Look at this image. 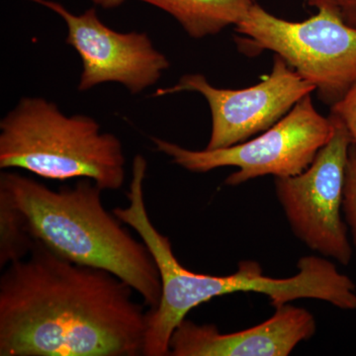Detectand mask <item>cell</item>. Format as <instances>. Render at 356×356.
<instances>
[{"label":"cell","mask_w":356,"mask_h":356,"mask_svg":"<svg viewBox=\"0 0 356 356\" xmlns=\"http://www.w3.org/2000/svg\"><path fill=\"white\" fill-rule=\"evenodd\" d=\"M114 274L36 240L0 277V356H138L147 308Z\"/></svg>","instance_id":"cell-1"},{"label":"cell","mask_w":356,"mask_h":356,"mask_svg":"<svg viewBox=\"0 0 356 356\" xmlns=\"http://www.w3.org/2000/svg\"><path fill=\"white\" fill-rule=\"evenodd\" d=\"M126 196L128 206L114 208L112 212L149 248L161 281L159 305L147 310L143 355H170V337L187 314L210 300L232 293H261L268 297L274 308L294 300L317 299L341 310H356L355 283L325 257H301L297 264L298 273L288 278L264 275L261 264L254 261H241L238 270L231 275L193 273L178 261L170 238L159 233L149 219L144 185L133 182Z\"/></svg>","instance_id":"cell-2"},{"label":"cell","mask_w":356,"mask_h":356,"mask_svg":"<svg viewBox=\"0 0 356 356\" xmlns=\"http://www.w3.org/2000/svg\"><path fill=\"white\" fill-rule=\"evenodd\" d=\"M0 191L23 213L35 240L67 261L114 274L142 297L147 309L159 305L161 281L153 255L105 209L103 191L92 180L81 178L72 187L53 191L3 170Z\"/></svg>","instance_id":"cell-3"},{"label":"cell","mask_w":356,"mask_h":356,"mask_svg":"<svg viewBox=\"0 0 356 356\" xmlns=\"http://www.w3.org/2000/svg\"><path fill=\"white\" fill-rule=\"evenodd\" d=\"M0 168L51 180L88 178L103 191L126 178L121 140L88 115L65 114L43 97L21 98L0 121Z\"/></svg>","instance_id":"cell-4"},{"label":"cell","mask_w":356,"mask_h":356,"mask_svg":"<svg viewBox=\"0 0 356 356\" xmlns=\"http://www.w3.org/2000/svg\"><path fill=\"white\" fill-rule=\"evenodd\" d=\"M307 2L318 13L301 22L281 19L255 3L235 26L236 44L248 56L273 51L332 106L356 83V29L332 0Z\"/></svg>","instance_id":"cell-5"},{"label":"cell","mask_w":356,"mask_h":356,"mask_svg":"<svg viewBox=\"0 0 356 356\" xmlns=\"http://www.w3.org/2000/svg\"><path fill=\"white\" fill-rule=\"evenodd\" d=\"M332 133L331 117L318 113L309 95L261 136L235 146L191 151L159 138L152 137L151 140L156 151L188 172L204 173L235 166L238 170L231 173L225 184L238 186L266 175L290 177L300 175L313 163Z\"/></svg>","instance_id":"cell-6"},{"label":"cell","mask_w":356,"mask_h":356,"mask_svg":"<svg viewBox=\"0 0 356 356\" xmlns=\"http://www.w3.org/2000/svg\"><path fill=\"white\" fill-rule=\"evenodd\" d=\"M334 133L307 170L275 177L276 197L290 229L304 245L341 266H348L353 248L341 216L346 165L353 137L341 119L330 113Z\"/></svg>","instance_id":"cell-7"},{"label":"cell","mask_w":356,"mask_h":356,"mask_svg":"<svg viewBox=\"0 0 356 356\" xmlns=\"http://www.w3.org/2000/svg\"><path fill=\"white\" fill-rule=\"evenodd\" d=\"M197 92L208 103L212 129L206 149H216L245 142L281 120L315 86L275 55L273 70L261 83L243 89L218 88L200 74H184L175 86L159 88L156 97Z\"/></svg>","instance_id":"cell-8"},{"label":"cell","mask_w":356,"mask_h":356,"mask_svg":"<svg viewBox=\"0 0 356 356\" xmlns=\"http://www.w3.org/2000/svg\"><path fill=\"white\" fill-rule=\"evenodd\" d=\"M29 1L47 7L65 21V42L81 60L79 91L119 83L132 95H139L158 83L170 67L147 33L116 31L102 22L95 8L74 14L54 0Z\"/></svg>","instance_id":"cell-9"},{"label":"cell","mask_w":356,"mask_h":356,"mask_svg":"<svg viewBox=\"0 0 356 356\" xmlns=\"http://www.w3.org/2000/svg\"><path fill=\"white\" fill-rule=\"evenodd\" d=\"M316 331L313 314L288 304L261 324L229 334L184 318L170 337V356H287Z\"/></svg>","instance_id":"cell-10"},{"label":"cell","mask_w":356,"mask_h":356,"mask_svg":"<svg viewBox=\"0 0 356 356\" xmlns=\"http://www.w3.org/2000/svg\"><path fill=\"white\" fill-rule=\"evenodd\" d=\"M170 14L192 38L219 34L242 22L255 0H140Z\"/></svg>","instance_id":"cell-11"},{"label":"cell","mask_w":356,"mask_h":356,"mask_svg":"<svg viewBox=\"0 0 356 356\" xmlns=\"http://www.w3.org/2000/svg\"><path fill=\"white\" fill-rule=\"evenodd\" d=\"M35 242L23 213L0 191V267L27 257Z\"/></svg>","instance_id":"cell-12"},{"label":"cell","mask_w":356,"mask_h":356,"mask_svg":"<svg viewBox=\"0 0 356 356\" xmlns=\"http://www.w3.org/2000/svg\"><path fill=\"white\" fill-rule=\"evenodd\" d=\"M343 214L356 252V146L350 147L344 181Z\"/></svg>","instance_id":"cell-13"},{"label":"cell","mask_w":356,"mask_h":356,"mask_svg":"<svg viewBox=\"0 0 356 356\" xmlns=\"http://www.w3.org/2000/svg\"><path fill=\"white\" fill-rule=\"evenodd\" d=\"M331 113L343 121L356 146V83L341 100L331 106Z\"/></svg>","instance_id":"cell-14"},{"label":"cell","mask_w":356,"mask_h":356,"mask_svg":"<svg viewBox=\"0 0 356 356\" xmlns=\"http://www.w3.org/2000/svg\"><path fill=\"white\" fill-rule=\"evenodd\" d=\"M344 22L356 29V0H332Z\"/></svg>","instance_id":"cell-15"},{"label":"cell","mask_w":356,"mask_h":356,"mask_svg":"<svg viewBox=\"0 0 356 356\" xmlns=\"http://www.w3.org/2000/svg\"><path fill=\"white\" fill-rule=\"evenodd\" d=\"M95 6L104 9H114L121 6L126 0H91Z\"/></svg>","instance_id":"cell-16"}]
</instances>
